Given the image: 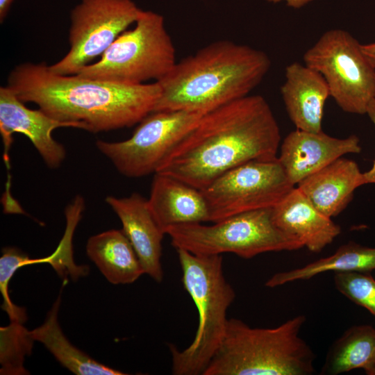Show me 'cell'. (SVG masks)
<instances>
[{"instance_id":"1","label":"cell","mask_w":375,"mask_h":375,"mask_svg":"<svg viewBox=\"0 0 375 375\" xmlns=\"http://www.w3.org/2000/svg\"><path fill=\"white\" fill-rule=\"evenodd\" d=\"M280 142V128L268 102L260 95H247L205 113L156 173L201 190L242 164L276 160Z\"/></svg>"},{"instance_id":"2","label":"cell","mask_w":375,"mask_h":375,"mask_svg":"<svg viewBox=\"0 0 375 375\" xmlns=\"http://www.w3.org/2000/svg\"><path fill=\"white\" fill-rule=\"evenodd\" d=\"M24 103L51 117L91 133L130 127L153 112L161 92L158 82L126 85L55 74L45 62L15 67L6 85Z\"/></svg>"},{"instance_id":"3","label":"cell","mask_w":375,"mask_h":375,"mask_svg":"<svg viewBox=\"0 0 375 375\" xmlns=\"http://www.w3.org/2000/svg\"><path fill=\"white\" fill-rule=\"evenodd\" d=\"M271 66L266 53L220 40L176 62L160 80L153 112L190 110L206 113L249 95Z\"/></svg>"},{"instance_id":"4","label":"cell","mask_w":375,"mask_h":375,"mask_svg":"<svg viewBox=\"0 0 375 375\" xmlns=\"http://www.w3.org/2000/svg\"><path fill=\"white\" fill-rule=\"evenodd\" d=\"M304 315L275 328H252L228 319L223 338L203 375H310L315 354L300 336Z\"/></svg>"},{"instance_id":"5","label":"cell","mask_w":375,"mask_h":375,"mask_svg":"<svg viewBox=\"0 0 375 375\" xmlns=\"http://www.w3.org/2000/svg\"><path fill=\"white\" fill-rule=\"evenodd\" d=\"M182 283L194 301L199 314V324L192 342L181 351L169 344L172 374H203L224 335L226 312L235 293L223 273L222 255H197L176 249Z\"/></svg>"},{"instance_id":"6","label":"cell","mask_w":375,"mask_h":375,"mask_svg":"<svg viewBox=\"0 0 375 375\" xmlns=\"http://www.w3.org/2000/svg\"><path fill=\"white\" fill-rule=\"evenodd\" d=\"M213 223L175 225L168 228L165 235L176 249L197 255L233 253L249 259L265 252L303 247L297 238L276 225L272 208L242 212Z\"/></svg>"},{"instance_id":"7","label":"cell","mask_w":375,"mask_h":375,"mask_svg":"<svg viewBox=\"0 0 375 375\" xmlns=\"http://www.w3.org/2000/svg\"><path fill=\"white\" fill-rule=\"evenodd\" d=\"M135 24L133 29L120 34L97 62L85 66L76 74L126 85L164 77L176 62L163 17L142 10Z\"/></svg>"},{"instance_id":"8","label":"cell","mask_w":375,"mask_h":375,"mask_svg":"<svg viewBox=\"0 0 375 375\" xmlns=\"http://www.w3.org/2000/svg\"><path fill=\"white\" fill-rule=\"evenodd\" d=\"M304 64L325 79L330 96L344 112L364 115L375 98V67L349 32H324L303 54Z\"/></svg>"},{"instance_id":"9","label":"cell","mask_w":375,"mask_h":375,"mask_svg":"<svg viewBox=\"0 0 375 375\" xmlns=\"http://www.w3.org/2000/svg\"><path fill=\"white\" fill-rule=\"evenodd\" d=\"M204 114L190 110L152 112L139 122L127 140H97L96 145L126 177L156 174L165 158Z\"/></svg>"},{"instance_id":"10","label":"cell","mask_w":375,"mask_h":375,"mask_svg":"<svg viewBox=\"0 0 375 375\" xmlns=\"http://www.w3.org/2000/svg\"><path fill=\"white\" fill-rule=\"evenodd\" d=\"M294 187L277 158L242 164L201 191L210 222H215L242 212L273 208Z\"/></svg>"},{"instance_id":"11","label":"cell","mask_w":375,"mask_h":375,"mask_svg":"<svg viewBox=\"0 0 375 375\" xmlns=\"http://www.w3.org/2000/svg\"><path fill=\"white\" fill-rule=\"evenodd\" d=\"M141 11L131 0H81L71 11L70 49L49 69L61 75L78 74L135 23Z\"/></svg>"},{"instance_id":"12","label":"cell","mask_w":375,"mask_h":375,"mask_svg":"<svg viewBox=\"0 0 375 375\" xmlns=\"http://www.w3.org/2000/svg\"><path fill=\"white\" fill-rule=\"evenodd\" d=\"M60 127L78 128L76 124L55 119L40 109L27 108L7 85L0 87V133L7 165L12 135L19 133L31 140L49 167H58L65 158L66 151L53 139L52 132Z\"/></svg>"},{"instance_id":"13","label":"cell","mask_w":375,"mask_h":375,"mask_svg":"<svg viewBox=\"0 0 375 375\" xmlns=\"http://www.w3.org/2000/svg\"><path fill=\"white\" fill-rule=\"evenodd\" d=\"M359 138L332 137L324 133L296 129L283 140L278 160L295 186L303 179L347 153L361 151Z\"/></svg>"},{"instance_id":"14","label":"cell","mask_w":375,"mask_h":375,"mask_svg":"<svg viewBox=\"0 0 375 375\" xmlns=\"http://www.w3.org/2000/svg\"><path fill=\"white\" fill-rule=\"evenodd\" d=\"M106 201L119 218L144 274L160 283L163 278L162 240L165 233L155 220L147 199L133 193L123 198L108 196Z\"/></svg>"},{"instance_id":"15","label":"cell","mask_w":375,"mask_h":375,"mask_svg":"<svg viewBox=\"0 0 375 375\" xmlns=\"http://www.w3.org/2000/svg\"><path fill=\"white\" fill-rule=\"evenodd\" d=\"M281 94L288 115L297 129L319 132L324 105L330 96L328 85L316 70L294 62L285 68Z\"/></svg>"},{"instance_id":"16","label":"cell","mask_w":375,"mask_h":375,"mask_svg":"<svg viewBox=\"0 0 375 375\" xmlns=\"http://www.w3.org/2000/svg\"><path fill=\"white\" fill-rule=\"evenodd\" d=\"M147 201L155 220L165 233L175 225L210 222L202 192L172 176L154 174Z\"/></svg>"},{"instance_id":"17","label":"cell","mask_w":375,"mask_h":375,"mask_svg":"<svg viewBox=\"0 0 375 375\" xmlns=\"http://www.w3.org/2000/svg\"><path fill=\"white\" fill-rule=\"evenodd\" d=\"M276 225L309 251L319 252L341 232L340 226L317 209L297 188L272 208Z\"/></svg>"},{"instance_id":"18","label":"cell","mask_w":375,"mask_h":375,"mask_svg":"<svg viewBox=\"0 0 375 375\" xmlns=\"http://www.w3.org/2000/svg\"><path fill=\"white\" fill-rule=\"evenodd\" d=\"M362 185L358 164L341 157L303 179L297 188L317 209L332 218L347 206L356 189Z\"/></svg>"},{"instance_id":"19","label":"cell","mask_w":375,"mask_h":375,"mask_svg":"<svg viewBox=\"0 0 375 375\" xmlns=\"http://www.w3.org/2000/svg\"><path fill=\"white\" fill-rule=\"evenodd\" d=\"M86 253L111 283L130 284L144 274L138 255L123 230L112 229L90 237Z\"/></svg>"},{"instance_id":"20","label":"cell","mask_w":375,"mask_h":375,"mask_svg":"<svg viewBox=\"0 0 375 375\" xmlns=\"http://www.w3.org/2000/svg\"><path fill=\"white\" fill-rule=\"evenodd\" d=\"M60 294L47 314L44 322L30 331L31 338L42 343L61 365L78 375H124L121 371L104 365L74 346L63 334L58 314Z\"/></svg>"},{"instance_id":"21","label":"cell","mask_w":375,"mask_h":375,"mask_svg":"<svg viewBox=\"0 0 375 375\" xmlns=\"http://www.w3.org/2000/svg\"><path fill=\"white\" fill-rule=\"evenodd\" d=\"M375 270V247H365L353 242L340 246L332 255L315 260L301 267L278 272L265 283L275 288L301 280L310 279L319 274L333 272H372Z\"/></svg>"},{"instance_id":"22","label":"cell","mask_w":375,"mask_h":375,"mask_svg":"<svg viewBox=\"0 0 375 375\" xmlns=\"http://www.w3.org/2000/svg\"><path fill=\"white\" fill-rule=\"evenodd\" d=\"M375 365V328L353 326L330 347L321 374L337 375L362 369L368 375Z\"/></svg>"},{"instance_id":"23","label":"cell","mask_w":375,"mask_h":375,"mask_svg":"<svg viewBox=\"0 0 375 375\" xmlns=\"http://www.w3.org/2000/svg\"><path fill=\"white\" fill-rule=\"evenodd\" d=\"M0 374L24 375L28 372L24 367L26 356L31 354L34 340L22 323L10 321L0 328Z\"/></svg>"},{"instance_id":"24","label":"cell","mask_w":375,"mask_h":375,"mask_svg":"<svg viewBox=\"0 0 375 375\" xmlns=\"http://www.w3.org/2000/svg\"><path fill=\"white\" fill-rule=\"evenodd\" d=\"M77 224L76 219H68L65 235L56 251L51 256L39 259L29 258L23 253L19 258L20 267L35 263H49L64 279L69 276L73 281H76L79 277L86 276L89 272L88 267L77 265L73 259L72 240Z\"/></svg>"},{"instance_id":"25","label":"cell","mask_w":375,"mask_h":375,"mask_svg":"<svg viewBox=\"0 0 375 375\" xmlns=\"http://www.w3.org/2000/svg\"><path fill=\"white\" fill-rule=\"evenodd\" d=\"M338 291L375 317V280L370 272L334 273Z\"/></svg>"},{"instance_id":"26","label":"cell","mask_w":375,"mask_h":375,"mask_svg":"<svg viewBox=\"0 0 375 375\" xmlns=\"http://www.w3.org/2000/svg\"><path fill=\"white\" fill-rule=\"evenodd\" d=\"M366 114L375 126V98L368 105ZM364 184L375 183V160L372 168L362 173Z\"/></svg>"},{"instance_id":"27","label":"cell","mask_w":375,"mask_h":375,"mask_svg":"<svg viewBox=\"0 0 375 375\" xmlns=\"http://www.w3.org/2000/svg\"><path fill=\"white\" fill-rule=\"evenodd\" d=\"M272 3L284 2L288 6L292 8H301L314 0H266Z\"/></svg>"},{"instance_id":"28","label":"cell","mask_w":375,"mask_h":375,"mask_svg":"<svg viewBox=\"0 0 375 375\" xmlns=\"http://www.w3.org/2000/svg\"><path fill=\"white\" fill-rule=\"evenodd\" d=\"M361 49L365 56L375 67V42L361 44Z\"/></svg>"},{"instance_id":"29","label":"cell","mask_w":375,"mask_h":375,"mask_svg":"<svg viewBox=\"0 0 375 375\" xmlns=\"http://www.w3.org/2000/svg\"><path fill=\"white\" fill-rule=\"evenodd\" d=\"M14 0H0V21L3 22Z\"/></svg>"},{"instance_id":"30","label":"cell","mask_w":375,"mask_h":375,"mask_svg":"<svg viewBox=\"0 0 375 375\" xmlns=\"http://www.w3.org/2000/svg\"><path fill=\"white\" fill-rule=\"evenodd\" d=\"M368 375H375V365H374Z\"/></svg>"}]
</instances>
